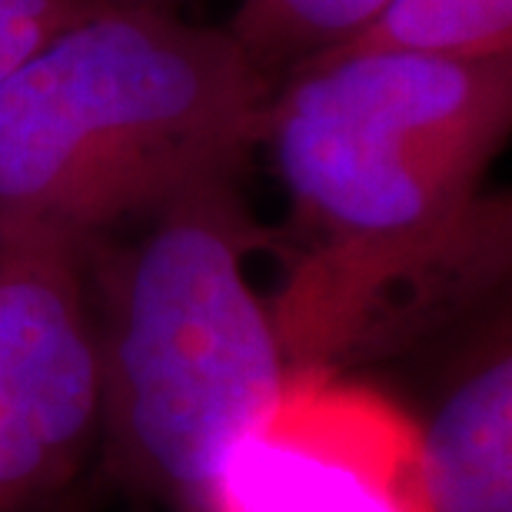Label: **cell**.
<instances>
[{"instance_id":"cell-1","label":"cell","mask_w":512,"mask_h":512,"mask_svg":"<svg viewBox=\"0 0 512 512\" xmlns=\"http://www.w3.org/2000/svg\"><path fill=\"white\" fill-rule=\"evenodd\" d=\"M509 127L512 54L326 50L286 70L263 143L300 237L270 300L296 373L386 353L503 276L509 207L483 180Z\"/></svg>"},{"instance_id":"cell-2","label":"cell","mask_w":512,"mask_h":512,"mask_svg":"<svg viewBox=\"0 0 512 512\" xmlns=\"http://www.w3.org/2000/svg\"><path fill=\"white\" fill-rule=\"evenodd\" d=\"M276 84L227 27L100 0L0 77V227L90 243L237 180Z\"/></svg>"},{"instance_id":"cell-3","label":"cell","mask_w":512,"mask_h":512,"mask_svg":"<svg viewBox=\"0 0 512 512\" xmlns=\"http://www.w3.org/2000/svg\"><path fill=\"white\" fill-rule=\"evenodd\" d=\"M97 270V446L120 483L170 512H220L247 439L306 376L250 280L263 247L237 180L157 210Z\"/></svg>"},{"instance_id":"cell-4","label":"cell","mask_w":512,"mask_h":512,"mask_svg":"<svg viewBox=\"0 0 512 512\" xmlns=\"http://www.w3.org/2000/svg\"><path fill=\"white\" fill-rule=\"evenodd\" d=\"M87 243L0 227V512L40 509L97 446Z\"/></svg>"},{"instance_id":"cell-5","label":"cell","mask_w":512,"mask_h":512,"mask_svg":"<svg viewBox=\"0 0 512 512\" xmlns=\"http://www.w3.org/2000/svg\"><path fill=\"white\" fill-rule=\"evenodd\" d=\"M323 380L296 383L247 439L223 486L220 512H419L396 509L393 459H366L360 439L340 433L343 396H326Z\"/></svg>"},{"instance_id":"cell-6","label":"cell","mask_w":512,"mask_h":512,"mask_svg":"<svg viewBox=\"0 0 512 512\" xmlns=\"http://www.w3.org/2000/svg\"><path fill=\"white\" fill-rule=\"evenodd\" d=\"M419 512H512V353L506 326L466 353L413 436Z\"/></svg>"},{"instance_id":"cell-7","label":"cell","mask_w":512,"mask_h":512,"mask_svg":"<svg viewBox=\"0 0 512 512\" xmlns=\"http://www.w3.org/2000/svg\"><path fill=\"white\" fill-rule=\"evenodd\" d=\"M333 50H403L463 60L509 57L512 0H386L360 34Z\"/></svg>"},{"instance_id":"cell-8","label":"cell","mask_w":512,"mask_h":512,"mask_svg":"<svg viewBox=\"0 0 512 512\" xmlns=\"http://www.w3.org/2000/svg\"><path fill=\"white\" fill-rule=\"evenodd\" d=\"M386 0H240L227 30L250 60L280 77L356 37Z\"/></svg>"},{"instance_id":"cell-9","label":"cell","mask_w":512,"mask_h":512,"mask_svg":"<svg viewBox=\"0 0 512 512\" xmlns=\"http://www.w3.org/2000/svg\"><path fill=\"white\" fill-rule=\"evenodd\" d=\"M97 4L100 0H0V77Z\"/></svg>"},{"instance_id":"cell-10","label":"cell","mask_w":512,"mask_h":512,"mask_svg":"<svg viewBox=\"0 0 512 512\" xmlns=\"http://www.w3.org/2000/svg\"><path fill=\"white\" fill-rule=\"evenodd\" d=\"M114 4H140V7H163V10H177L183 0H114Z\"/></svg>"},{"instance_id":"cell-11","label":"cell","mask_w":512,"mask_h":512,"mask_svg":"<svg viewBox=\"0 0 512 512\" xmlns=\"http://www.w3.org/2000/svg\"><path fill=\"white\" fill-rule=\"evenodd\" d=\"M60 509H64V512H74L77 506H74V503H64V506H60Z\"/></svg>"}]
</instances>
